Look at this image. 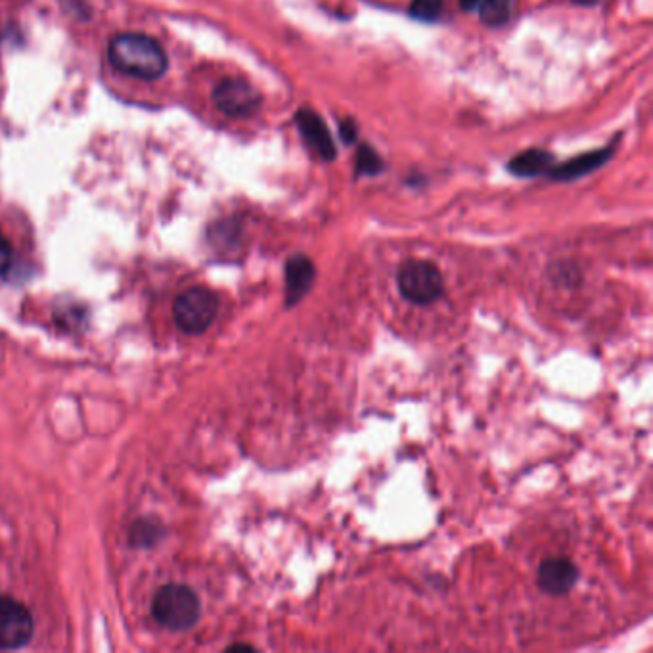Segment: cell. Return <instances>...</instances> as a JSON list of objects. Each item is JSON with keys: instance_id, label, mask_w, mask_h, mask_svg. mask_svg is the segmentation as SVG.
<instances>
[{"instance_id": "6da1fadb", "label": "cell", "mask_w": 653, "mask_h": 653, "mask_svg": "<svg viewBox=\"0 0 653 653\" xmlns=\"http://www.w3.org/2000/svg\"><path fill=\"white\" fill-rule=\"evenodd\" d=\"M108 56L113 68L136 79L152 81L167 71V54L158 41L142 33H121L113 37Z\"/></svg>"}, {"instance_id": "7a4b0ae2", "label": "cell", "mask_w": 653, "mask_h": 653, "mask_svg": "<svg viewBox=\"0 0 653 653\" xmlns=\"http://www.w3.org/2000/svg\"><path fill=\"white\" fill-rule=\"evenodd\" d=\"M152 613L161 627L171 631L192 629L202 613L200 598L184 585L161 586L152 604Z\"/></svg>"}, {"instance_id": "3957f363", "label": "cell", "mask_w": 653, "mask_h": 653, "mask_svg": "<svg viewBox=\"0 0 653 653\" xmlns=\"http://www.w3.org/2000/svg\"><path fill=\"white\" fill-rule=\"evenodd\" d=\"M397 284L401 295L412 305H431L445 292L443 274L437 265L424 259H410L403 263Z\"/></svg>"}, {"instance_id": "277c9868", "label": "cell", "mask_w": 653, "mask_h": 653, "mask_svg": "<svg viewBox=\"0 0 653 653\" xmlns=\"http://www.w3.org/2000/svg\"><path fill=\"white\" fill-rule=\"evenodd\" d=\"M219 311L217 295L207 288H192L181 293L175 301L173 315L184 334L196 336L205 332Z\"/></svg>"}, {"instance_id": "5b68a950", "label": "cell", "mask_w": 653, "mask_h": 653, "mask_svg": "<svg viewBox=\"0 0 653 653\" xmlns=\"http://www.w3.org/2000/svg\"><path fill=\"white\" fill-rule=\"evenodd\" d=\"M33 636V617L29 609L14 598L0 596V648L18 650Z\"/></svg>"}, {"instance_id": "8992f818", "label": "cell", "mask_w": 653, "mask_h": 653, "mask_svg": "<svg viewBox=\"0 0 653 653\" xmlns=\"http://www.w3.org/2000/svg\"><path fill=\"white\" fill-rule=\"evenodd\" d=\"M217 108L228 117H249L259 110L261 96L242 79H225L213 92Z\"/></svg>"}, {"instance_id": "52a82bcc", "label": "cell", "mask_w": 653, "mask_h": 653, "mask_svg": "<svg viewBox=\"0 0 653 653\" xmlns=\"http://www.w3.org/2000/svg\"><path fill=\"white\" fill-rule=\"evenodd\" d=\"M295 123H297L299 133L318 158H322L324 161L336 159V144L332 140V135H330L324 119L318 113L309 108H303L295 113Z\"/></svg>"}, {"instance_id": "ba28073f", "label": "cell", "mask_w": 653, "mask_h": 653, "mask_svg": "<svg viewBox=\"0 0 653 653\" xmlns=\"http://www.w3.org/2000/svg\"><path fill=\"white\" fill-rule=\"evenodd\" d=\"M577 579H579L577 565L567 558H560V556L546 558L537 573V581H539L542 592H546L550 596L567 594L573 586L577 585Z\"/></svg>"}, {"instance_id": "9c48e42d", "label": "cell", "mask_w": 653, "mask_h": 653, "mask_svg": "<svg viewBox=\"0 0 653 653\" xmlns=\"http://www.w3.org/2000/svg\"><path fill=\"white\" fill-rule=\"evenodd\" d=\"M315 263L305 255H293L284 267L286 280V307H295L307 293L311 292L315 282Z\"/></svg>"}, {"instance_id": "30bf717a", "label": "cell", "mask_w": 653, "mask_h": 653, "mask_svg": "<svg viewBox=\"0 0 653 653\" xmlns=\"http://www.w3.org/2000/svg\"><path fill=\"white\" fill-rule=\"evenodd\" d=\"M611 158V148H604V150H596V152H588L583 156L569 159L558 167L550 169V175L554 181H575V179H583L588 173L596 171L598 167H602L608 159Z\"/></svg>"}, {"instance_id": "8fae6325", "label": "cell", "mask_w": 653, "mask_h": 653, "mask_svg": "<svg viewBox=\"0 0 653 653\" xmlns=\"http://www.w3.org/2000/svg\"><path fill=\"white\" fill-rule=\"evenodd\" d=\"M552 167H554V156L550 152L537 150V148L521 152L508 163V171L516 177H523V179L550 173Z\"/></svg>"}, {"instance_id": "7c38bea8", "label": "cell", "mask_w": 653, "mask_h": 653, "mask_svg": "<svg viewBox=\"0 0 653 653\" xmlns=\"http://www.w3.org/2000/svg\"><path fill=\"white\" fill-rule=\"evenodd\" d=\"M481 22L489 27H500L510 20L512 0H481L479 2Z\"/></svg>"}, {"instance_id": "4fadbf2b", "label": "cell", "mask_w": 653, "mask_h": 653, "mask_svg": "<svg viewBox=\"0 0 653 653\" xmlns=\"http://www.w3.org/2000/svg\"><path fill=\"white\" fill-rule=\"evenodd\" d=\"M382 171L383 161L380 154L372 146L362 144L357 152V175L374 177V175H380Z\"/></svg>"}, {"instance_id": "5bb4252c", "label": "cell", "mask_w": 653, "mask_h": 653, "mask_svg": "<svg viewBox=\"0 0 653 653\" xmlns=\"http://www.w3.org/2000/svg\"><path fill=\"white\" fill-rule=\"evenodd\" d=\"M443 10V0H412L410 16L420 22H435Z\"/></svg>"}, {"instance_id": "9a60e30c", "label": "cell", "mask_w": 653, "mask_h": 653, "mask_svg": "<svg viewBox=\"0 0 653 653\" xmlns=\"http://www.w3.org/2000/svg\"><path fill=\"white\" fill-rule=\"evenodd\" d=\"M10 265H12V246L0 234V276L10 269Z\"/></svg>"}, {"instance_id": "2e32d148", "label": "cell", "mask_w": 653, "mask_h": 653, "mask_svg": "<svg viewBox=\"0 0 653 653\" xmlns=\"http://www.w3.org/2000/svg\"><path fill=\"white\" fill-rule=\"evenodd\" d=\"M339 135L343 138V142H355V138L359 135L355 121L353 119H341V123H339Z\"/></svg>"}, {"instance_id": "e0dca14e", "label": "cell", "mask_w": 653, "mask_h": 653, "mask_svg": "<svg viewBox=\"0 0 653 653\" xmlns=\"http://www.w3.org/2000/svg\"><path fill=\"white\" fill-rule=\"evenodd\" d=\"M479 2L481 0H460V6H462V10L470 12V10H475L479 6Z\"/></svg>"}, {"instance_id": "ac0fdd59", "label": "cell", "mask_w": 653, "mask_h": 653, "mask_svg": "<svg viewBox=\"0 0 653 653\" xmlns=\"http://www.w3.org/2000/svg\"><path fill=\"white\" fill-rule=\"evenodd\" d=\"M575 4H581V6H596L600 0H573Z\"/></svg>"}]
</instances>
